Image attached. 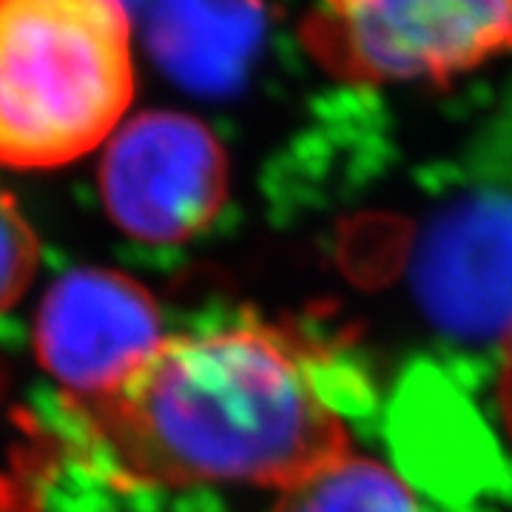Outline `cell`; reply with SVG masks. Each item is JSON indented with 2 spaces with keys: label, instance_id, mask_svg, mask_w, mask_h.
I'll use <instances>...</instances> for the list:
<instances>
[{
  "label": "cell",
  "instance_id": "52a82bcc",
  "mask_svg": "<svg viewBox=\"0 0 512 512\" xmlns=\"http://www.w3.org/2000/svg\"><path fill=\"white\" fill-rule=\"evenodd\" d=\"M274 512H419V504L393 470L348 453L285 487Z\"/></svg>",
  "mask_w": 512,
  "mask_h": 512
},
{
  "label": "cell",
  "instance_id": "6da1fadb",
  "mask_svg": "<svg viewBox=\"0 0 512 512\" xmlns=\"http://www.w3.org/2000/svg\"><path fill=\"white\" fill-rule=\"evenodd\" d=\"M120 484L291 487L350 453L311 342L268 322L165 336L111 393L74 404Z\"/></svg>",
  "mask_w": 512,
  "mask_h": 512
},
{
  "label": "cell",
  "instance_id": "3957f363",
  "mask_svg": "<svg viewBox=\"0 0 512 512\" xmlns=\"http://www.w3.org/2000/svg\"><path fill=\"white\" fill-rule=\"evenodd\" d=\"M299 40L353 86L447 83L512 57V0H311Z\"/></svg>",
  "mask_w": 512,
  "mask_h": 512
},
{
  "label": "cell",
  "instance_id": "ba28073f",
  "mask_svg": "<svg viewBox=\"0 0 512 512\" xmlns=\"http://www.w3.org/2000/svg\"><path fill=\"white\" fill-rule=\"evenodd\" d=\"M40 262L32 222L26 220L18 200L0 185V313L15 308L29 291Z\"/></svg>",
  "mask_w": 512,
  "mask_h": 512
},
{
  "label": "cell",
  "instance_id": "9c48e42d",
  "mask_svg": "<svg viewBox=\"0 0 512 512\" xmlns=\"http://www.w3.org/2000/svg\"><path fill=\"white\" fill-rule=\"evenodd\" d=\"M498 404L507 421V430L512 436V328L507 333V345H504V359H501V376H498Z\"/></svg>",
  "mask_w": 512,
  "mask_h": 512
},
{
  "label": "cell",
  "instance_id": "8992f818",
  "mask_svg": "<svg viewBox=\"0 0 512 512\" xmlns=\"http://www.w3.org/2000/svg\"><path fill=\"white\" fill-rule=\"evenodd\" d=\"M424 288L430 308L453 328L481 330L512 319L510 208H473L441 228L427 254Z\"/></svg>",
  "mask_w": 512,
  "mask_h": 512
},
{
  "label": "cell",
  "instance_id": "7a4b0ae2",
  "mask_svg": "<svg viewBox=\"0 0 512 512\" xmlns=\"http://www.w3.org/2000/svg\"><path fill=\"white\" fill-rule=\"evenodd\" d=\"M134 100L123 0H0V165L60 168L109 143Z\"/></svg>",
  "mask_w": 512,
  "mask_h": 512
},
{
  "label": "cell",
  "instance_id": "5b68a950",
  "mask_svg": "<svg viewBox=\"0 0 512 512\" xmlns=\"http://www.w3.org/2000/svg\"><path fill=\"white\" fill-rule=\"evenodd\" d=\"M154 296L111 268H74L46 291L35 316V356L74 404L126 382L163 345Z\"/></svg>",
  "mask_w": 512,
  "mask_h": 512
},
{
  "label": "cell",
  "instance_id": "277c9868",
  "mask_svg": "<svg viewBox=\"0 0 512 512\" xmlns=\"http://www.w3.org/2000/svg\"><path fill=\"white\" fill-rule=\"evenodd\" d=\"M228 157L217 134L183 111H143L111 134L100 163L109 220L137 242L174 245L217 220Z\"/></svg>",
  "mask_w": 512,
  "mask_h": 512
}]
</instances>
